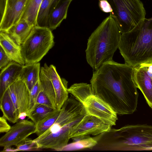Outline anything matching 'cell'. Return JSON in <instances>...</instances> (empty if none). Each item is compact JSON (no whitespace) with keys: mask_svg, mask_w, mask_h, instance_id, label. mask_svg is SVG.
<instances>
[{"mask_svg":"<svg viewBox=\"0 0 152 152\" xmlns=\"http://www.w3.org/2000/svg\"><path fill=\"white\" fill-rule=\"evenodd\" d=\"M134 67L113 60L102 64L90 80L94 94L107 102L117 115L136 110L139 93L134 79Z\"/></svg>","mask_w":152,"mask_h":152,"instance_id":"6da1fadb","label":"cell"},{"mask_svg":"<svg viewBox=\"0 0 152 152\" xmlns=\"http://www.w3.org/2000/svg\"><path fill=\"white\" fill-rule=\"evenodd\" d=\"M94 137L97 143L92 148L93 150H152V125L146 124L111 128Z\"/></svg>","mask_w":152,"mask_h":152,"instance_id":"7a4b0ae2","label":"cell"},{"mask_svg":"<svg viewBox=\"0 0 152 152\" xmlns=\"http://www.w3.org/2000/svg\"><path fill=\"white\" fill-rule=\"evenodd\" d=\"M121 35L115 19L110 13L88 39L86 58L93 69L96 70L103 63L113 60Z\"/></svg>","mask_w":152,"mask_h":152,"instance_id":"3957f363","label":"cell"},{"mask_svg":"<svg viewBox=\"0 0 152 152\" xmlns=\"http://www.w3.org/2000/svg\"><path fill=\"white\" fill-rule=\"evenodd\" d=\"M118 48L125 63L134 67L152 63V17L121 34Z\"/></svg>","mask_w":152,"mask_h":152,"instance_id":"277c9868","label":"cell"},{"mask_svg":"<svg viewBox=\"0 0 152 152\" xmlns=\"http://www.w3.org/2000/svg\"><path fill=\"white\" fill-rule=\"evenodd\" d=\"M106 0L121 34L132 31L145 18V10L140 0Z\"/></svg>","mask_w":152,"mask_h":152,"instance_id":"5b68a950","label":"cell"},{"mask_svg":"<svg viewBox=\"0 0 152 152\" xmlns=\"http://www.w3.org/2000/svg\"><path fill=\"white\" fill-rule=\"evenodd\" d=\"M54 44L52 30L47 27L35 26L21 45V53L25 64L38 62Z\"/></svg>","mask_w":152,"mask_h":152,"instance_id":"8992f818","label":"cell"},{"mask_svg":"<svg viewBox=\"0 0 152 152\" xmlns=\"http://www.w3.org/2000/svg\"><path fill=\"white\" fill-rule=\"evenodd\" d=\"M83 104L87 114L95 116L111 126L116 125L117 114L108 104L97 96H90Z\"/></svg>","mask_w":152,"mask_h":152,"instance_id":"52a82bcc","label":"cell"},{"mask_svg":"<svg viewBox=\"0 0 152 152\" xmlns=\"http://www.w3.org/2000/svg\"><path fill=\"white\" fill-rule=\"evenodd\" d=\"M36 124L32 121L23 119L16 122L0 139V146L4 150L16 145L32 134L35 133Z\"/></svg>","mask_w":152,"mask_h":152,"instance_id":"ba28073f","label":"cell"},{"mask_svg":"<svg viewBox=\"0 0 152 152\" xmlns=\"http://www.w3.org/2000/svg\"><path fill=\"white\" fill-rule=\"evenodd\" d=\"M111 126L96 117L87 114L71 130L70 138L86 135H97L109 130Z\"/></svg>","mask_w":152,"mask_h":152,"instance_id":"9c48e42d","label":"cell"},{"mask_svg":"<svg viewBox=\"0 0 152 152\" xmlns=\"http://www.w3.org/2000/svg\"><path fill=\"white\" fill-rule=\"evenodd\" d=\"M15 107L19 119L27 116L29 107L30 91L25 84L19 79L7 88Z\"/></svg>","mask_w":152,"mask_h":152,"instance_id":"30bf717a","label":"cell"},{"mask_svg":"<svg viewBox=\"0 0 152 152\" xmlns=\"http://www.w3.org/2000/svg\"><path fill=\"white\" fill-rule=\"evenodd\" d=\"M27 0H7L0 31H7L20 19Z\"/></svg>","mask_w":152,"mask_h":152,"instance_id":"8fae6325","label":"cell"},{"mask_svg":"<svg viewBox=\"0 0 152 152\" xmlns=\"http://www.w3.org/2000/svg\"><path fill=\"white\" fill-rule=\"evenodd\" d=\"M43 67L51 81L55 90L56 109L60 110L68 98V82L60 77L53 65L48 66L45 63Z\"/></svg>","mask_w":152,"mask_h":152,"instance_id":"7c38bea8","label":"cell"},{"mask_svg":"<svg viewBox=\"0 0 152 152\" xmlns=\"http://www.w3.org/2000/svg\"><path fill=\"white\" fill-rule=\"evenodd\" d=\"M39 81L40 89L36 104H42L56 109L55 90L51 81L43 66L41 68Z\"/></svg>","mask_w":152,"mask_h":152,"instance_id":"4fadbf2b","label":"cell"},{"mask_svg":"<svg viewBox=\"0 0 152 152\" xmlns=\"http://www.w3.org/2000/svg\"><path fill=\"white\" fill-rule=\"evenodd\" d=\"M134 79L137 88L141 91L152 109V80L142 65L134 67Z\"/></svg>","mask_w":152,"mask_h":152,"instance_id":"5bb4252c","label":"cell"},{"mask_svg":"<svg viewBox=\"0 0 152 152\" xmlns=\"http://www.w3.org/2000/svg\"><path fill=\"white\" fill-rule=\"evenodd\" d=\"M0 31V46L12 60L23 66L24 65L25 63L21 53V46L6 32Z\"/></svg>","mask_w":152,"mask_h":152,"instance_id":"9a60e30c","label":"cell"},{"mask_svg":"<svg viewBox=\"0 0 152 152\" xmlns=\"http://www.w3.org/2000/svg\"><path fill=\"white\" fill-rule=\"evenodd\" d=\"M23 66L13 61L1 70L0 97L11 85L19 79Z\"/></svg>","mask_w":152,"mask_h":152,"instance_id":"2e32d148","label":"cell"},{"mask_svg":"<svg viewBox=\"0 0 152 152\" xmlns=\"http://www.w3.org/2000/svg\"><path fill=\"white\" fill-rule=\"evenodd\" d=\"M40 69L39 62L25 64L23 66L19 79L25 84L30 92L39 79Z\"/></svg>","mask_w":152,"mask_h":152,"instance_id":"e0dca14e","label":"cell"},{"mask_svg":"<svg viewBox=\"0 0 152 152\" xmlns=\"http://www.w3.org/2000/svg\"><path fill=\"white\" fill-rule=\"evenodd\" d=\"M35 26L30 25L24 19H21L6 32L19 45L25 41Z\"/></svg>","mask_w":152,"mask_h":152,"instance_id":"ac0fdd59","label":"cell"},{"mask_svg":"<svg viewBox=\"0 0 152 152\" xmlns=\"http://www.w3.org/2000/svg\"><path fill=\"white\" fill-rule=\"evenodd\" d=\"M73 0H59L51 14L48 22V28L55 29L67 17L68 9Z\"/></svg>","mask_w":152,"mask_h":152,"instance_id":"d6986e66","label":"cell"},{"mask_svg":"<svg viewBox=\"0 0 152 152\" xmlns=\"http://www.w3.org/2000/svg\"><path fill=\"white\" fill-rule=\"evenodd\" d=\"M0 108L3 116L9 121L17 122L19 119L16 110L7 89L0 97Z\"/></svg>","mask_w":152,"mask_h":152,"instance_id":"ffe728a7","label":"cell"},{"mask_svg":"<svg viewBox=\"0 0 152 152\" xmlns=\"http://www.w3.org/2000/svg\"><path fill=\"white\" fill-rule=\"evenodd\" d=\"M59 0H42L38 12L37 26L48 28L49 17Z\"/></svg>","mask_w":152,"mask_h":152,"instance_id":"44dd1931","label":"cell"},{"mask_svg":"<svg viewBox=\"0 0 152 152\" xmlns=\"http://www.w3.org/2000/svg\"><path fill=\"white\" fill-rule=\"evenodd\" d=\"M42 0H27L21 19L25 20L31 26H37V20Z\"/></svg>","mask_w":152,"mask_h":152,"instance_id":"7402d4cb","label":"cell"},{"mask_svg":"<svg viewBox=\"0 0 152 152\" xmlns=\"http://www.w3.org/2000/svg\"><path fill=\"white\" fill-rule=\"evenodd\" d=\"M68 91L82 104L88 97L94 94L91 85L83 83L73 84Z\"/></svg>","mask_w":152,"mask_h":152,"instance_id":"603a6c76","label":"cell"},{"mask_svg":"<svg viewBox=\"0 0 152 152\" xmlns=\"http://www.w3.org/2000/svg\"><path fill=\"white\" fill-rule=\"evenodd\" d=\"M97 143L94 137H91L90 135L83 136L81 139L67 144L59 151H73L87 148L92 149Z\"/></svg>","mask_w":152,"mask_h":152,"instance_id":"cb8c5ba5","label":"cell"},{"mask_svg":"<svg viewBox=\"0 0 152 152\" xmlns=\"http://www.w3.org/2000/svg\"><path fill=\"white\" fill-rule=\"evenodd\" d=\"M61 110H55L36 125L35 133L39 136L47 131L56 121L60 112Z\"/></svg>","mask_w":152,"mask_h":152,"instance_id":"d4e9b609","label":"cell"},{"mask_svg":"<svg viewBox=\"0 0 152 152\" xmlns=\"http://www.w3.org/2000/svg\"><path fill=\"white\" fill-rule=\"evenodd\" d=\"M55 110V109L46 105L36 104L27 116L36 125Z\"/></svg>","mask_w":152,"mask_h":152,"instance_id":"484cf974","label":"cell"},{"mask_svg":"<svg viewBox=\"0 0 152 152\" xmlns=\"http://www.w3.org/2000/svg\"><path fill=\"white\" fill-rule=\"evenodd\" d=\"M16 148H8L3 150V152H16L19 151H34L40 149L34 140L27 138L15 145Z\"/></svg>","mask_w":152,"mask_h":152,"instance_id":"4316f807","label":"cell"},{"mask_svg":"<svg viewBox=\"0 0 152 152\" xmlns=\"http://www.w3.org/2000/svg\"><path fill=\"white\" fill-rule=\"evenodd\" d=\"M40 89V84L39 79L30 92L29 103L28 113L34 107Z\"/></svg>","mask_w":152,"mask_h":152,"instance_id":"83f0119b","label":"cell"},{"mask_svg":"<svg viewBox=\"0 0 152 152\" xmlns=\"http://www.w3.org/2000/svg\"><path fill=\"white\" fill-rule=\"evenodd\" d=\"M14 61L7 54L3 48L0 46V69H3Z\"/></svg>","mask_w":152,"mask_h":152,"instance_id":"f1b7e54d","label":"cell"},{"mask_svg":"<svg viewBox=\"0 0 152 152\" xmlns=\"http://www.w3.org/2000/svg\"><path fill=\"white\" fill-rule=\"evenodd\" d=\"M7 119L3 116L0 118V132L7 133L10 129L11 126L8 124Z\"/></svg>","mask_w":152,"mask_h":152,"instance_id":"f546056e","label":"cell"},{"mask_svg":"<svg viewBox=\"0 0 152 152\" xmlns=\"http://www.w3.org/2000/svg\"><path fill=\"white\" fill-rule=\"evenodd\" d=\"M99 5L101 10L104 12L110 13L113 12L110 5L106 0H100Z\"/></svg>","mask_w":152,"mask_h":152,"instance_id":"4dcf8cb0","label":"cell"},{"mask_svg":"<svg viewBox=\"0 0 152 152\" xmlns=\"http://www.w3.org/2000/svg\"><path fill=\"white\" fill-rule=\"evenodd\" d=\"M7 0H0V20L4 15Z\"/></svg>","mask_w":152,"mask_h":152,"instance_id":"1f68e13d","label":"cell"},{"mask_svg":"<svg viewBox=\"0 0 152 152\" xmlns=\"http://www.w3.org/2000/svg\"><path fill=\"white\" fill-rule=\"evenodd\" d=\"M141 65L145 67L148 74L152 80V63H144Z\"/></svg>","mask_w":152,"mask_h":152,"instance_id":"d6a6232c","label":"cell"}]
</instances>
